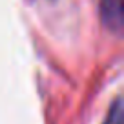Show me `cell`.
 Segmentation results:
<instances>
[{
  "instance_id": "1",
  "label": "cell",
  "mask_w": 124,
  "mask_h": 124,
  "mask_svg": "<svg viewBox=\"0 0 124 124\" xmlns=\"http://www.w3.org/2000/svg\"><path fill=\"white\" fill-rule=\"evenodd\" d=\"M101 20L109 31L119 33L124 22L122 0H101Z\"/></svg>"
},
{
  "instance_id": "2",
  "label": "cell",
  "mask_w": 124,
  "mask_h": 124,
  "mask_svg": "<svg viewBox=\"0 0 124 124\" xmlns=\"http://www.w3.org/2000/svg\"><path fill=\"white\" fill-rule=\"evenodd\" d=\"M104 124H124V108H122V101L115 99V102L111 104L108 115H106Z\"/></svg>"
}]
</instances>
